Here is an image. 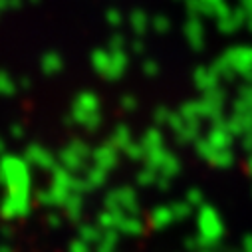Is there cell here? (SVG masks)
<instances>
[]
</instances>
